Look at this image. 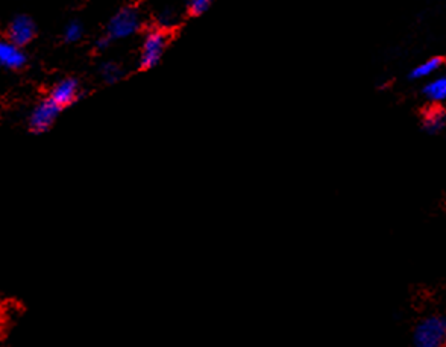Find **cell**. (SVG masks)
Instances as JSON below:
<instances>
[{"label": "cell", "mask_w": 446, "mask_h": 347, "mask_svg": "<svg viewBox=\"0 0 446 347\" xmlns=\"http://www.w3.org/2000/svg\"><path fill=\"white\" fill-rule=\"evenodd\" d=\"M446 344V319L431 315L417 324L413 334L414 347H442Z\"/></svg>", "instance_id": "1"}, {"label": "cell", "mask_w": 446, "mask_h": 347, "mask_svg": "<svg viewBox=\"0 0 446 347\" xmlns=\"http://www.w3.org/2000/svg\"><path fill=\"white\" fill-rule=\"evenodd\" d=\"M141 26L139 12L132 8H125L119 11L108 25V35L111 40L128 38L139 31Z\"/></svg>", "instance_id": "2"}, {"label": "cell", "mask_w": 446, "mask_h": 347, "mask_svg": "<svg viewBox=\"0 0 446 347\" xmlns=\"http://www.w3.org/2000/svg\"><path fill=\"white\" fill-rule=\"evenodd\" d=\"M165 46H167V37L161 31H152L146 35L145 41H143L141 47V58H140V66L141 69L149 70L161 61L164 55Z\"/></svg>", "instance_id": "3"}, {"label": "cell", "mask_w": 446, "mask_h": 347, "mask_svg": "<svg viewBox=\"0 0 446 347\" xmlns=\"http://www.w3.org/2000/svg\"><path fill=\"white\" fill-rule=\"evenodd\" d=\"M61 108L56 106L52 100L47 99L45 102L38 104V106H35V110L32 111L31 117H30V128L34 134H45L47 132L55 120L58 119Z\"/></svg>", "instance_id": "4"}, {"label": "cell", "mask_w": 446, "mask_h": 347, "mask_svg": "<svg viewBox=\"0 0 446 347\" xmlns=\"http://www.w3.org/2000/svg\"><path fill=\"white\" fill-rule=\"evenodd\" d=\"M35 25L34 21L26 16H19L14 19L8 26V41L19 47H23L34 40Z\"/></svg>", "instance_id": "5"}, {"label": "cell", "mask_w": 446, "mask_h": 347, "mask_svg": "<svg viewBox=\"0 0 446 347\" xmlns=\"http://www.w3.org/2000/svg\"><path fill=\"white\" fill-rule=\"evenodd\" d=\"M79 99V84L75 79H64V81L55 85V88L50 93V100L60 106L61 110L71 104H75Z\"/></svg>", "instance_id": "6"}, {"label": "cell", "mask_w": 446, "mask_h": 347, "mask_svg": "<svg viewBox=\"0 0 446 347\" xmlns=\"http://www.w3.org/2000/svg\"><path fill=\"white\" fill-rule=\"evenodd\" d=\"M0 62L8 70H20L26 66V55L21 47L11 41H3L0 45Z\"/></svg>", "instance_id": "7"}, {"label": "cell", "mask_w": 446, "mask_h": 347, "mask_svg": "<svg viewBox=\"0 0 446 347\" xmlns=\"http://www.w3.org/2000/svg\"><path fill=\"white\" fill-rule=\"evenodd\" d=\"M446 126V112L442 108H430L423 115V128L430 134H437Z\"/></svg>", "instance_id": "8"}, {"label": "cell", "mask_w": 446, "mask_h": 347, "mask_svg": "<svg viewBox=\"0 0 446 347\" xmlns=\"http://www.w3.org/2000/svg\"><path fill=\"white\" fill-rule=\"evenodd\" d=\"M423 94L434 104H442L446 100V76L436 77L423 86Z\"/></svg>", "instance_id": "9"}, {"label": "cell", "mask_w": 446, "mask_h": 347, "mask_svg": "<svg viewBox=\"0 0 446 347\" xmlns=\"http://www.w3.org/2000/svg\"><path fill=\"white\" fill-rule=\"evenodd\" d=\"M442 67V60L441 58H430V60L421 62L419 66L414 67L412 71V77L414 79H423V77H430L434 73H437L438 69Z\"/></svg>", "instance_id": "10"}, {"label": "cell", "mask_w": 446, "mask_h": 347, "mask_svg": "<svg viewBox=\"0 0 446 347\" xmlns=\"http://www.w3.org/2000/svg\"><path fill=\"white\" fill-rule=\"evenodd\" d=\"M100 76L106 84H116L124 76V71L114 62H106L100 67Z\"/></svg>", "instance_id": "11"}, {"label": "cell", "mask_w": 446, "mask_h": 347, "mask_svg": "<svg viewBox=\"0 0 446 347\" xmlns=\"http://www.w3.org/2000/svg\"><path fill=\"white\" fill-rule=\"evenodd\" d=\"M82 37V25L79 21H71L64 31V40L66 43H76Z\"/></svg>", "instance_id": "12"}, {"label": "cell", "mask_w": 446, "mask_h": 347, "mask_svg": "<svg viewBox=\"0 0 446 347\" xmlns=\"http://www.w3.org/2000/svg\"><path fill=\"white\" fill-rule=\"evenodd\" d=\"M213 0H189V10L191 16H200L210 8Z\"/></svg>", "instance_id": "13"}, {"label": "cell", "mask_w": 446, "mask_h": 347, "mask_svg": "<svg viewBox=\"0 0 446 347\" xmlns=\"http://www.w3.org/2000/svg\"><path fill=\"white\" fill-rule=\"evenodd\" d=\"M110 43H111V38L110 37H104V38H99L97 43H96V46L99 50H105L108 46H110Z\"/></svg>", "instance_id": "14"}]
</instances>
